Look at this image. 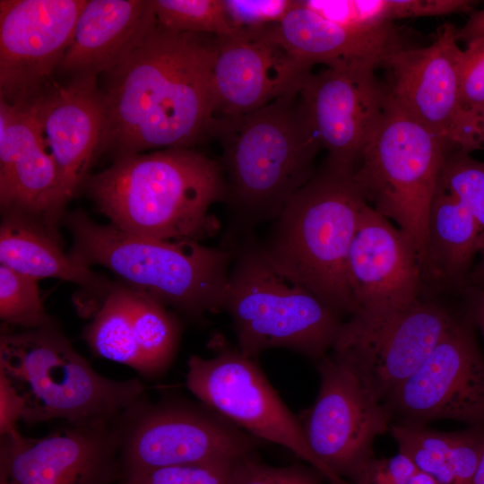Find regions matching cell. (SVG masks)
Here are the masks:
<instances>
[{"mask_svg":"<svg viewBox=\"0 0 484 484\" xmlns=\"http://www.w3.org/2000/svg\"><path fill=\"white\" fill-rule=\"evenodd\" d=\"M217 48L216 36L158 24L105 73L99 154L117 159L147 150L191 148L209 138Z\"/></svg>","mask_w":484,"mask_h":484,"instance_id":"obj_1","label":"cell"},{"mask_svg":"<svg viewBox=\"0 0 484 484\" xmlns=\"http://www.w3.org/2000/svg\"><path fill=\"white\" fill-rule=\"evenodd\" d=\"M208 137L221 148L218 160L229 218L225 247L280 215L314 177L315 159L321 149L299 92L243 116L213 117Z\"/></svg>","mask_w":484,"mask_h":484,"instance_id":"obj_2","label":"cell"},{"mask_svg":"<svg viewBox=\"0 0 484 484\" xmlns=\"http://www.w3.org/2000/svg\"><path fill=\"white\" fill-rule=\"evenodd\" d=\"M85 184L110 224L125 232L201 242L218 229L210 209L224 200L222 170L218 160L192 148L117 158Z\"/></svg>","mask_w":484,"mask_h":484,"instance_id":"obj_3","label":"cell"},{"mask_svg":"<svg viewBox=\"0 0 484 484\" xmlns=\"http://www.w3.org/2000/svg\"><path fill=\"white\" fill-rule=\"evenodd\" d=\"M65 219L73 238L70 255L79 263L104 266L128 288L189 315L222 311L231 249L137 236L96 223L82 211Z\"/></svg>","mask_w":484,"mask_h":484,"instance_id":"obj_4","label":"cell"},{"mask_svg":"<svg viewBox=\"0 0 484 484\" xmlns=\"http://www.w3.org/2000/svg\"><path fill=\"white\" fill-rule=\"evenodd\" d=\"M367 204L352 173L324 163L289 201L260 246L283 274L341 316L352 315L347 262Z\"/></svg>","mask_w":484,"mask_h":484,"instance_id":"obj_5","label":"cell"},{"mask_svg":"<svg viewBox=\"0 0 484 484\" xmlns=\"http://www.w3.org/2000/svg\"><path fill=\"white\" fill-rule=\"evenodd\" d=\"M0 376L22 398V419L30 425L56 419H117L144 401L139 380L97 373L53 322L1 336Z\"/></svg>","mask_w":484,"mask_h":484,"instance_id":"obj_6","label":"cell"},{"mask_svg":"<svg viewBox=\"0 0 484 484\" xmlns=\"http://www.w3.org/2000/svg\"><path fill=\"white\" fill-rule=\"evenodd\" d=\"M222 311L245 356L285 348L316 361L333 349L344 322L303 285L280 272L254 235L233 244Z\"/></svg>","mask_w":484,"mask_h":484,"instance_id":"obj_7","label":"cell"},{"mask_svg":"<svg viewBox=\"0 0 484 484\" xmlns=\"http://www.w3.org/2000/svg\"><path fill=\"white\" fill-rule=\"evenodd\" d=\"M454 148L445 136L386 99L353 173L367 203L411 239L423 269L431 202L442 165Z\"/></svg>","mask_w":484,"mask_h":484,"instance_id":"obj_8","label":"cell"},{"mask_svg":"<svg viewBox=\"0 0 484 484\" xmlns=\"http://www.w3.org/2000/svg\"><path fill=\"white\" fill-rule=\"evenodd\" d=\"M260 441L203 403L144 400L121 419V480L165 466L235 461Z\"/></svg>","mask_w":484,"mask_h":484,"instance_id":"obj_9","label":"cell"},{"mask_svg":"<svg viewBox=\"0 0 484 484\" xmlns=\"http://www.w3.org/2000/svg\"><path fill=\"white\" fill-rule=\"evenodd\" d=\"M186 385L203 405L254 437L290 450L330 484H350L316 458L298 418L281 399L256 360L238 349L218 345L212 358L191 356Z\"/></svg>","mask_w":484,"mask_h":484,"instance_id":"obj_10","label":"cell"},{"mask_svg":"<svg viewBox=\"0 0 484 484\" xmlns=\"http://www.w3.org/2000/svg\"><path fill=\"white\" fill-rule=\"evenodd\" d=\"M317 369L319 391L298 418L302 431L316 458L354 484L375 459L376 438L390 430L391 412L342 359L325 355Z\"/></svg>","mask_w":484,"mask_h":484,"instance_id":"obj_11","label":"cell"},{"mask_svg":"<svg viewBox=\"0 0 484 484\" xmlns=\"http://www.w3.org/2000/svg\"><path fill=\"white\" fill-rule=\"evenodd\" d=\"M456 318L421 297L401 309L357 313L343 323L333 354L349 363L381 401L420 367Z\"/></svg>","mask_w":484,"mask_h":484,"instance_id":"obj_12","label":"cell"},{"mask_svg":"<svg viewBox=\"0 0 484 484\" xmlns=\"http://www.w3.org/2000/svg\"><path fill=\"white\" fill-rule=\"evenodd\" d=\"M121 419L68 422L39 438L1 437L0 484H110L121 479Z\"/></svg>","mask_w":484,"mask_h":484,"instance_id":"obj_13","label":"cell"},{"mask_svg":"<svg viewBox=\"0 0 484 484\" xmlns=\"http://www.w3.org/2000/svg\"><path fill=\"white\" fill-rule=\"evenodd\" d=\"M473 323L456 318L420 367L388 397L386 407L404 423L436 419L484 428V358Z\"/></svg>","mask_w":484,"mask_h":484,"instance_id":"obj_14","label":"cell"},{"mask_svg":"<svg viewBox=\"0 0 484 484\" xmlns=\"http://www.w3.org/2000/svg\"><path fill=\"white\" fill-rule=\"evenodd\" d=\"M376 69L364 63L325 66L301 86L305 114L333 169L354 173L383 116L387 95Z\"/></svg>","mask_w":484,"mask_h":484,"instance_id":"obj_15","label":"cell"},{"mask_svg":"<svg viewBox=\"0 0 484 484\" xmlns=\"http://www.w3.org/2000/svg\"><path fill=\"white\" fill-rule=\"evenodd\" d=\"M86 2L0 1V99L28 100L51 84Z\"/></svg>","mask_w":484,"mask_h":484,"instance_id":"obj_16","label":"cell"},{"mask_svg":"<svg viewBox=\"0 0 484 484\" xmlns=\"http://www.w3.org/2000/svg\"><path fill=\"white\" fill-rule=\"evenodd\" d=\"M68 202L33 99H0V203L5 215L31 222L59 241L58 221Z\"/></svg>","mask_w":484,"mask_h":484,"instance_id":"obj_17","label":"cell"},{"mask_svg":"<svg viewBox=\"0 0 484 484\" xmlns=\"http://www.w3.org/2000/svg\"><path fill=\"white\" fill-rule=\"evenodd\" d=\"M313 65L272 39L264 27L218 38L212 75L213 117H238L299 92Z\"/></svg>","mask_w":484,"mask_h":484,"instance_id":"obj_18","label":"cell"},{"mask_svg":"<svg viewBox=\"0 0 484 484\" xmlns=\"http://www.w3.org/2000/svg\"><path fill=\"white\" fill-rule=\"evenodd\" d=\"M347 279L353 315L401 309L420 298L424 272L416 246L369 204L350 248Z\"/></svg>","mask_w":484,"mask_h":484,"instance_id":"obj_19","label":"cell"},{"mask_svg":"<svg viewBox=\"0 0 484 484\" xmlns=\"http://www.w3.org/2000/svg\"><path fill=\"white\" fill-rule=\"evenodd\" d=\"M457 30L445 23L430 45L403 48L383 65L389 73L385 84L387 99L451 143L463 113L460 99L463 50L458 46Z\"/></svg>","mask_w":484,"mask_h":484,"instance_id":"obj_20","label":"cell"},{"mask_svg":"<svg viewBox=\"0 0 484 484\" xmlns=\"http://www.w3.org/2000/svg\"><path fill=\"white\" fill-rule=\"evenodd\" d=\"M41 132L70 201L89 178L99 154L103 107L97 77L51 82L32 98Z\"/></svg>","mask_w":484,"mask_h":484,"instance_id":"obj_21","label":"cell"},{"mask_svg":"<svg viewBox=\"0 0 484 484\" xmlns=\"http://www.w3.org/2000/svg\"><path fill=\"white\" fill-rule=\"evenodd\" d=\"M153 0H90L82 8L58 70L97 77L119 65L157 27Z\"/></svg>","mask_w":484,"mask_h":484,"instance_id":"obj_22","label":"cell"},{"mask_svg":"<svg viewBox=\"0 0 484 484\" xmlns=\"http://www.w3.org/2000/svg\"><path fill=\"white\" fill-rule=\"evenodd\" d=\"M265 33L301 61L325 66L364 63L383 67L396 51L406 48L393 24L363 30L332 22L303 1L279 23L264 27Z\"/></svg>","mask_w":484,"mask_h":484,"instance_id":"obj_23","label":"cell"},{"mask_svg":"<svg viewBox=\"0 0 484 484\" xmlns=\"http://www.w3.org/2000/svg\"><path fill=\"white\" fill-rule=\"evenodd\" d=\"M0 262L36 281L60 279L104 298L113 288L90 266L65 255L59 241L44 229L15 216L5 215L1 224Z\"/></svg>","mask_w":484,"mask_h":484,"instance_id":"obj_24","label":"cell"},{"mask_svg":"<svg viewBox=\"0 0 484 484\" xmlns=\"http://www.w3.org/2000/svg\"><path fill=\"white\" fill-rule=\"evenodd\" d=\"M483 233L462 203L436 187L428 218L424 280L462 284Z\"/></svg>","mask_w":484,"mask_h":484,"instance_id":"obj_25","label":"cell"},{"mask_svg":"<svg viewBox=\"0 0 484 484\" xmlns=\"http://www.w3.org/2000/svg\"><path fill=\"white\" fill-rule=\"evenodd\" d=\"M83 338L98 356L142 371L132 333L128 287H113L84 330Z\"/></svg>","mask_w":484,"mask_h":484,"instance_id":"obj_26","label":"cell"},{"mask_svg":"<svg viewBox=\"0 0 484 484\" xmlns=\"http://www.w3.org/2000/svg\"><path fill=\"white\" fill-rule=\"evenodd\" d=\"M158 24L167 30L229 36L237 29L230 22L224 0H153Z\"/></svg>","mask_w":484,"mask_h":484,"instance_id":"obj_27","label":"cell"},{"mask_svg":"<svg viewBox=\"0 0 484 484\" xmlns=\"http://www.w3.org/2000/svg\"><path fill=\"white\" fill-rule=\"evenodd\" d=\"M38 281L0 265V317L3 322L32 330L53 321L47 315Z\"/></svg>","mask_w":484,"mask_h":484,"instance_id":"obj_28","label":"cell"},{"mask_svg":"<svg viewBox=\"0 0 484 484\" xmlns=\"http://www.w3.org/2000/svg\"><path fill=\"white\" fill-rule=\"evenodd\" d=\"M436 187L462 203L484 232V162L454 148L442 165Z\"/></svg>","mask_w":484,"mask_h":484,"instance_id":"obj_29","label":"cell"},{"mask_svg":"<svg viewBox=\"0 0 484 484\" xmlns=\"http://www.w3.org/2000/svg\"><path fill=\"white\" fill-rule=\"evenodd\" d=\"M321 16L349 28L371 30L393 24V0L303 1Z\"/></svg>","mask_w":484,"mask_h":484,"instance_id":"obj_30","label":"cell"},{"mask_svg":"<svg viewBox=\"0 0 484 484\" xmlns=\"http://www.w3.org/2000/svg\"><path fill=\"white\" fill-rule=\"evenodd\" d=\"M235 461L165 466L124 480L125 484H230Z\"/></svg>","mask_w":484,"mask_h":484,"instance_id":"obj_31","label":"cell"},{"mask_svg":"<svg viewBox=\"0 0 484 484\" xmlns=\"http://www.w3.org/2000/svg\"><path fill=\"white\" fill-rule=\"evenodd\" d=\"M320 476L316 470L298 464L270 466L252 453L235 462L230 484H321Z\"/></svg>","mask_w":484,"mask_h":484,"instance_id":"obj_32","label":"cell"},{"mask_svg":"<svg viewBox=\"0 0 484 484\" xmlns=\"http://www.w3.org/2000/svg\"><path fill=\"white\" fill-rule=\"evenodd\" d=\"M298 1L224 0L228 17L237 30H255L281 22Z\"/></svg>","mask_w":484,"mask_h":484,"instance_id":"obj_33","label":"cell"},{"mask_svg":"<svg viewBox=\"0 0 484 484\" xmlns=\"http://www.w3.org/2000/svg\"><path fill=\"white\" fill-rule=\"evenodd\" d=\"M460 99L462 112L484 107V36L469 41L463 50Z\"/></svg>","mask_w":484,"mask_h":484,"instance_id":"obj_34","label":"cell"},{"mask_svg":"<svg viewBox=\"0 0 484 484\" xmlns=\"http://www.w3.org/2000/svg\"><path fill=\"white\" fill-rule=\"evenodd\" d=\"M484 452V428H470L455 432L446 461L453 484H471Z\"/></svg>","mask_w":484,"mask_h":484,"instance_id":"obj_35","label":"cell"},{"mask_svg":"<svg viewBox=\"0 0 484 484\" xmlns=\"http://www.w3.org/2000/svg\"><path fill=\"white\" fill-rule=\"evenodd\" d=\"M401 454L408 456L418 470L435 477L442 484H453V474L445 456L413 445H398Z\"/></svg>","mask_w":484,"mask_h":484,"instance_id":"obj_36","label":"cell"},{"mask_svg":"<svg viewBox=\"0 0 484 484\" xmlns=\"http://www.w3.org/2000/svg\"><path fill=\"white\" fill-rule=\"evenodd\" d=\"M454 145L466 152L484 149V107L463 112L453 139Z\"/></svg>","mask_w":484,"mask_h":484,"instance_id":"obj_37","label":"cell"},{"mask_svg":"<svg viewBox=\"0 0 484 484\" xmlns=\"http://www.w3.org/2000/svg\"><path fill=\"white\" fill-rule=\"evenodd\" d=\"M23 402L13 387L0 376V434L1 437L19 432L17 423L22 419Z\"/></svg>","mask_w":484,"mask_h":484,"instance_id":"obj_38","label":"cell"},{"mask_svg":"<svg viewBox=\"0 0 484 484\" xmlns=\"http://www.w3.org/2000/svg\"><path fill=\"white\" fill-rule=\"evenodd\" d=\"M468 316L479 327L484 338V287L473 285L465 290Z\"/></svg>","mask_w":484,"mask_h":484,"instance_id":"obj_39","label":"cell"},{"mask_svg":"<svg viewBox=\"0 0 484 484\" xmlns=\"http://www.w3.org/2000/svg\"><path fill=\"white\" fill-rule=\"evenodd\" d=\"M385 462L391 477L397 484H405L418 471L414 462L401 453L390 459H385Z\"/></svg>","mask_w":484,"mask_h":484,"instance_id":"obj_40","label":"cell"},{"mask_svg":"<svg viewBox=\"0 0 484 484\" xmlns=\"http://www.w3.org/2000/svg\"><path fill=\"white\" fill-rule=\"evenodd\" d=\"M481 36H484V8L474 12L464 26L457 30L458 39L467 43Z\"/></svg>","mask_w":484,"mask_h":484,"instance_id":"obj_41","label":"cell"},{"mask_svg":"<svg viewBox=\"0 0 484 484\" xmlns=\"http://www.w3.org/2000/svg\"><path fill=\"white\" fill-rule=\"evenodd\" d=\"M479 253L481 255L480 262L470 274L473 285L484 287V233L482 234Z\"/></svg>","mask_w":484,"mask_h":484,"instance_id":"obj_42","label":"cell"},{"mask_svg":"<svg viewBox=\"0 0 484 484\" xmlns=\"http://www.w3.org/2000/svg\"><path fill=\"white\" fill-rule=\"evenodd\" d=\"M405 484H442L435 477L418 470Z\"/></svg>","mask_w":484,"mask_h":484,"instance_id":"obj_43","label":"cell"},{"mask_svg":"<svg viewBox=\"0 0 484 484\" xmlns=\"http://www.w3.org/2000/svg\"><path fill=\"white\" fill-rule=\"evenodd\" d=\"M471 484H484V452Z\"/></svg>","mask_w":484,"mask_h":484,"instance_id":"obj_44","label":"cell"}]
</instances>
